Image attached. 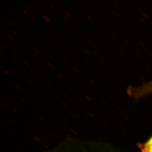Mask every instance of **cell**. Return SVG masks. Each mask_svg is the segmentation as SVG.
Instances as JSON below:
<instances>
[{
  "label": "cell",
  "instance_id": "1",
  "mask_svg": "<svg viewBox=\"0 0 152 152\" xmlns=\"http://www.w3.org/2000/svg\"><path fill=\"white\" fill-rule=\"evenodd\" d=\"M94 149V145L69 136L63 140L53 152H97Z\"/></svg>",
  "mask_w": 152,
  "mask_h": 152
},
{
  "label": "cell",
  "instance_id": "2",
  "mask_svg": "<svg viewBox=\"0 0 152 152\" xmlns=\"http://www.w3.org/2000/svg\"><path fill=\"white\" fill-rule=\"evenodd\" d=\"M152 93V81L133 91L132 94L139 98Z\"/></svg>",
  "mask_w": 152,
  "mask_h": 152
},
{
  "label": "cell",
  "instance_id": "3",
  "mask_svg": "<svg viewBox=\"0 0 152 152\" xmlns=\"http://www.w3.org/2000/svg\"><path fill=\"white\" fill-rule=\"evenodd\" d=\"M142 152H152V137L143 143L139 145Z\"/></svg>",
  "mask_w": 152,
  "mask_h": 152
},
{
  "label": "cell",
  "instance_id": "4",
  "mask_svg": "<svg viewBox=\"0 0 152 152\" xmlns=\"http://www.w3.org/2000/svg\"><path fill=\"white\" fill-rule=\"evenodd\" d=\"M46 62L47 63V64H48L49 65V66H50L51 67L53 68V69H56V68H55V67L54 66H53V65H52L51 64H50V63L46 61Z\"/></svg>",
  "mask_w": 152,
  "mask_h": 152
},
{
  "label": "cell",
  "instance_id": "5",
  "mask_svg": "<svg viewBox=\"0 0 152 152\" xmlns=\"http://www.w3.org/2000/svg\"><path fill=\"white\" fill-rule=\"evenodd\" d=\"M38 28H39V29L41 30V31H42L43 32L45 33V34L46 35H48V34H47V33L45 31H44V30L42 28L39 27V26H38Z\"/></svg>",
  "mask_w": 152,
  "mask_h": 152
},
{
  "label": "cell",
  "instance_id": "6",
  "mask_svg": "<svg viewBox=\"0 0 152 152\" xmlns=\"http://www.w3.org/2000/svg\"><path fill=\"white\" fill-rule=\"evenodd\" d=\"M43 17L47 21H48V22H50V20H49V19L48 18V17H47L46 16H43Z\"/></svg>",
  "mask_w": 152,
  "mask_h": 152
},
{
  "label": "cell",
  "instance_id": "7",
  "mask_svg": "<svg viewBox=\"0 0 152 152\" xmlns=\"http://www.w3.org/2000/svg\"><path fill=\"white\" fill-rule=\"evenodd\" d=\"M3 71H4V73L6 75H7L8 76H10V75L9 74V73L7 71L5 70H4Z\"/></svg>",
  "mask_w": 152,
  "mask_h": 152
},
{
  "label": "cell",
  "instance_id": "8",
  "mask_svg": "<svg viewBox=\"0 0 152 152\" xmlns=\"http://www.w3.org/2000/svg\"><path fill=\"white\" fill-rule=\"evenodd\" d=\"M65 12H66V13L67 15H68L69 16H71V15L70 13L69 12V11H68L67 10H66Z\"/></svg>",
  "mask_w": 152,
  "mask_h": 152
},
{
  "label": "cell",
  "instance_id": "9",
  "mask_svg": "<svg viewBox=\"0 0 152 152\" xmlns=\"http://www.w3.org/2000/svg\"><path fill=\"white\" fill-rule=\"evenodd\" d=\"M1 34L3 36H4V37H5L6 35H5V34L4 32L3 31H2V30H1Z\"/></svg>",
  "mask_w": 152,
  "mask_h": 152
},
{
  "label": "cell",
  "instance_id": "10",
  "mask_svg": "<svg viewBox=\"0 0 152 152\" xmlns=\"http://www.w3.org/2000/svg\"><path fill=\"white\" fill-rule=\"evenodd\" d=\"M31 48L36 53H37V54H39V52L38 51V50H36L33 47H32Z\"/></svg>",
  "mask_w": 152,
  "mask_h": 152
},
{
  "label": "cell",
  "instance_id": "11",
  "mask_svg": "<svg viewBox=\"0 0 152 152\" xmlns=\"http://www.w3.org/2000/svg\"><path fill=\"white\" fill-rule=\"evenodd\" d=\"M17 27L18 28L19 30H20V31L22 32L24 31V29L23 28L20 27L18 26H17Z\"/></svg>",
  "mask_w": 152,
  "mask_h": 152
},
{
  "label": "cell",
  "instance_id": "12",
  "mask_svg": "<svg viewBox=\"0 0 152 152\" xmlns=\"http://www.w3.org/2000/svg\"><path fill=\"white\" fill-rule=\"evenodd\" d=\"M73 69H74V70H75V71L77 73H78L79 75H80V72H79V71L77 69H76V68L74 67Z\"/></svg>",
  "mask_w": 152,
  "mask_h": 152
},
{
  "label": "cell",
  "instance_id": "13",
  "mask_svg": "<svg viewBox=\"0 0 152 152\" xmlns=\"http://www.w3.org/2000/svg\"><path fill=\"white\" fill-rule=\"evenodd\" d=\"M34 66H35L36 67H39V65H38V64L37 62H34Z\"/></svg>",
  "mask_w": 152,
  "mask_h": 152
},
{
  "label": "cell",
  "instance_id": "14",
  "mask_svg": "<svg viewBox=\"0 0 152 152\" xmlns=\"http://www.w3.org/2000/svg\"><path fill=\"white\" fill-rule=\"evenodd\" d=\"M54 39H55L56 40V41H57V42H58V43L60 44L59 42V40H58V38H57V37H55V36H54Z\"/></svg>",
  "mask_w": 152,
  "mask_h": 152
},
{
  "label": "cell",
  "instance_id": "15",
  "mask_svg": "<svg viewBox=\"0 0 152 152\" xmlns=\"http://www.w3.org/2000/svg\"><path fill=\"white\" fill-rule=\"evenodd\" d=\"M9 37H10V39H12V40L15 43L16 42H15V39H13V38L12 37V36H11V35H9Z\"/></svg>",
  "mask_w": 152,
  "mask_h": 152
},
{
  "label": "cell",
  "instance_id": "16",
  "mask_svg": "<svg viewBox=\"0 0 152 152\" xmlns=\"http://www.w3.org/2000/svg\"><path fill=\"white\" fill-rule=\"evenodd\" d=\"M6 12H7L8 15H9V16L10 17V18H11L12 19V20H13L12 18V16L10 14V13H9L7 11H6Z\"/></svg>",
  "mask_w": 152,
  "mask_h": 152
},
{
  "label": "cell",
  "instance_id": "17",
  "mask_svg": "<svg viewBox=\"0 0 152 152\" xmlns=\"http://www.w3.org/2000/svg\"><path fill=\"white\" fill-rule=\"evenodd\" d=\"M24 62L25 64H26V65H27L28 66H30L29 64L28 63L27 61H24Z\"/></svg>",
  "mask_w": 152,
  "mask_h": 152
},
{
  "label": "cell",
  "instance_id": "18",
  "mask_svg": "<svg viewBox=\"0 0 152 152\" xmlns=\"http://www.w3.org/2000/svg\"><path fill=\"white\" fill-rule=\"evenodd\" d=\"M64 59L66 61L69 62V60H68V58H66V57H64Z\"/></svg>",
  "mask_w": 152,
  "mask_h": 152
},
{
  "label": "cell",
  "instance_id": "19",
  "mask_svg": "<svg viewBox=\"0 0 152 152\" xmlns=\"http://www.w3.org/2000/svg\"><path fill=\"white\" fill-rule=\"evenodd\" d=\"M12 32L14 34H15V35L16 36H18V34H17V33L15 31H14V30H12Z\"/></svg>",
  "mask_w": 152,
  "mask_h": 152
},
{
  "label": "cell",
  "instance_id": "20",
  "mask_svg": "<svg viewBox=\"0 0 152 152\" xmlns=\"http://www.w3.org/2000/svg\"><path fill=\"white\" fill-rule=\"evenodd\" d=\"M58 76H59L61 78H64V77L62 75H61V74H59Z\"/></svg>",
  "mask_w": 152,
  "mask_h": 152
},
{
  "label": "cell",
  "instance_id": "21",
  "mask_svg": "<svg viewBox=\"0 0 152 152\" xmlns=\"http://www.w3.org/2000/svg\"><path fill=\"white\" fill-rule=\"evenodd\" d=\"M64 17H65L67 19L68 18V15L66 13L64 14Z\"/></svg>",
  "mask_w": 152,
  "mask_h": 152
},
{
  "label": "cell",
  "instance_id": "22",
  "mask_svg": "<svg viewBox=\"0 0 152 152\" xmlns=\"http://www.w3.org/2000/svg\"><path fill=\"white\" fill-rule=\"evenodd\" d=\"M13 62L15 63V64L17 66H18L20 67V65H19L18 64V63H17L15 61H13Z\"/></svg>",
  "mask_w": 152,
  "mask_h": 152
},
{
  "label": "cell",
  "instance_id": "23",
  "mask_svg": "<svg viewBox=\"0 0 152 152\" xmlns=\"http://www.w3.org/2000/svg\"><path fill=\"white\" fill-rule=\"evenodd\" d=\"M40 26H41L42 27V28H43L44 29H45V30H46V28H45V27L43 25H42V24H40Z\"/></svg>",
  "mask_w": 152,
  "mask_h": 152
},
{
  "label": "cell",
  "instance_id": "24",
  "mask_svg": "<svg viewBox=\"0 0 152 152\" xmlns=\"http://www.w3.org/2000/svg\"><path fill=\"white\" fill-rule=\"evenodd\" d=\"M19 23H20L22 25V26H24V25L23 24V22L21 21L20 20H19Z\"/></svg>",
  "mask_w": 152,
  "mask_h": 152
},
{
  "label": "cell",
  "instance_id": "25",
  "mask_svg": "<svg viewBox=\"0 0 152 152\" xmlns=\"http://www.w3.org/2000/svg\"><path fill=\"white\" fill-rule=\"evenodd\" d=\"M11 52H12V53L14 55H15V56H17V54H16V53H15V52L13 51L12 50H11Z\"/></svg>",
  "mask_w": 152,
  "mask_h": 152
},
{
  "label": "cell",
  "instance_id": "26",
  "mask_svg": "<svg viewBox=\"0 0 152 152\" xmlns=\"http://www.w3.org/2000/svg\"><path fill=\"white\" fill-rule=\"evenodd\" d=\"M41 38H42V39L44 41H45V42H46V40L45 39V38H44L43 36H41Z\"/></svg>",
  "mask_w": 152,
  "mask_h": 152
},
{
  "label": "cell",
  "instance_id": "27",
  "mask_svg": "<svg viewBox=\"0 0 152 152\" xmlns=\"http://www.w3.org/2000/svg\"><path fill=\"white\" fill-rule=\"evenodd\" d=\"M23 12L26 14V15H27L29 16L28 14V12H27L26 11V10H23Z\"/></svg>",
  "mask_w": 152,
  "mask_h": 152
},
{
  "label": "cell",
  "instance_id": "28",
  "mask_svg": "<svg viewBox=\"0 0 152 152\" xmlns=\"http://www.w3.org/2000/svg\"><path fill=\"white\" fill-rule=\"evenodd\" d=\"M26 7L27 9H28V10L30 12H32L31 10H30V9L28 7V6H26Z\"/></svg>",
  "mask_w": 152,
  "mask_h": 152
},
{
  "label": "cell",
  "instance_id": "29",
  "mask_svg": "<svg viewBox=\"0 0 152 152\" xmlns=\"http://www.w3.org/2000/svg\"><path fill=\"white\" fill-rule=\"evenodd\" d=\"M10 56H11L13 58H14L15 59H16V58H15V56H14L13 54H10Z\"/></svg>",
  "mask_w": 152,
  "mask_h": 152
},
{
  "label": "cell",
  "instance_id": "30",
  "mask_svg": "<svg viewBox=\"0 0 152 152\" xmlns=\"http://www.w3.org/2000/svg\"><path fill=\"white\" fill-rule=\"evenodd\" d=\"M50 12H51L55 16V17H56V18H57L56 15V14H55L53 12H52V11H50Z\"/></svg>",
  "mask_w": 152,
  "mask_h": 152
},
{
  "label": "cell",
  "instance_id": "31",
  "mask_svg": "<svg viewBox=\"0 0 152 152\" xmlns=\"http://www.w3.org/2000/svg\"><path fill=\"white\" fill-rule=\"evenodd\" d=\"M40 8L41 9H42V10H43V11H46V10L45 9V8H44V7H40Z\"/></svg>",
  "mask_w": 152,
  "mask_h": 152
},
{
  "label": "cell",
  "instance_id": "32",
  "mask_svg": "<svg viewBox=\"0 0 152 152\" xmlns=\"http://www.w3.org/2000/svg\"><path fill=\"white\" fill-rule=\"evenodd\" d=\"M34 17L36 19H37V20H39V18H37V16H36L35 15H34Z\"/></svg>",
  "mask_w": 152,
  "mask_h": 152
},
{
  "label": "cell",
  "instance_id": "33",
  "mask_svg": "<svg viewBox=\"0 0 152 152\" xmlns=\"http://www.w3.org/2000/svg\"><path fill=\"white\" fill-rule=\"evenodd\" d=\"M63 18H64V19L65 20L66 22H68L67 19L64 16H63Z\"/></svg>",
  "mask_w": 152,
  "mask_h": 152
},
{
  "label": "cell",
  "instance_id": "34",
  "mask_svg": "<svg viewBox=\"0 0 152 152\" xmlns=\"http://www.w3.org/2000/svg\"><path fill=\"white\" fill-rule=\"evenodd\" d=\"M39 67L40 69H42V70L43 71H45V69H44L42 67V66H39Z\"/></svg>",
  "mask_w": 152,
  "mask_h": 152
},
{
  "label": "cell",
  "instance_id": "35",
  "mask_svg": "<svg viewBox=\"0 0 152 152\" xmlns=\"http://www.w3.org/2000/svg\"><path fill=\"white\" fill-rule=\"evenodd\" d=\"M55 11H56V12L58 13V15H59V12L56 9H54Z\"/></svg>",
  "mask_w": 152,
  "mask_h": 152
},
{
  "label": "cell",
  "instance_id": "36",
  "mask_svg": "<svg viewBox=\"0 0 152 152\" xmlns=\"http://www.w3.org/2000/svg\"><path fill=\"white\" fill-rule=\"evenodd\" d=\"M7 20V21L8 22V23H9L10 24H12V21H11L9 20Z\"/></svg>",
  "mask_w": 152,
  "mask_h": 152
},
{
  "label": "cell",
  "instance_id": "37",
  "mask_svg": "<svg viewBox=\"0 0 152 152\" xmlns=\"http://www.w3.org/2000/svg\"><path fill=\"white\" fill-rule=\"evenodd\" d=\"M73 25L75 27V28H77V26H76L75 24L74 23H73Z\"/></svg>",
  "mask_w": 152,
  "mask_h": 152
},
{
  "label": "cell",
  "instance_id": "38",
  "mask_svg": "<svg viewBox=\"0 0 152 152\" xmlns=\"http://www.w3.org/2000/svg\"><path fill=\"white\" fill-rule=\"evenodd\" d=\"M29 6L32 9H33V10H34V8L30 4H29Z\"/></svg>",
  "mask_w": 152,
  "mask_h": 152
},
{
  "label": "cell",
  "instance_id": "39",
  "mask_svg": "<svg viewBox=\"0 0 152 152\" xmlns=\"http://www.w3.org/2000/svg\"><path fill=\"white\" fill-rule=\"evenodd\" d=\"M34 68H35V69L36 70H37V71H38V72L39 71V69H38V67H36L35 66H34Z\"/></svg>",
  "mask_w": 152,
  "mask_h": 152
},
{
  "label": "cell",
  "instance_id": "40",
  "mask_svg": "<svg viewBox=\"0 0 152 152\" xmlns=\"http://www.w3.org/2000/svg\"><path fill=\"white\" fill-rule=\"evenodd\" d=\"M11 69H12L13 70L15 71V72H16V70L15 69H14V68L13 67H11Z\"/></svg>",
  "mask_w": 152,
  "mask_h": 152
},
{
  "label": "cell",
  "instance_id": "41",
  "mask_svg": "<svg viewBox=\"0 0 152 152\" xmlns=\"http://www.w3.org/2000/svg\"><path fill=\"white\" fill-rule=\"evenodd\" d=\"M32 56H33V57H34L35 58H36V59L37 58H38L37 57V56H35L34 55V54H33Z\"/></svg>",
  "mask_w": 152,
  "mask_h": 152
},
{
  "label": "cell",
  "instance_id": "42",
  "mask_svg": "<svg viewBox=\"0 0 152 152\" xmlns=\"http://www.w3.org/2000/svg\"><path fill=\"white\" fill-rule=\"evenodd\" d=\"M49 5L50 6V7H51V8L52 9H54H54H55L53 7V6H52L51 4H49Z\"/></svg>",
  "mask_w": 152,
  "mask_h": 152
},
{
  "label": "cell",
  "instance_id": "43",
  "mask_svg": "<svg viewBox=\"0 0 152 152\" xmlns=\"http://www.w3.org/2000/svg\"><path fill=\"white\" fill-rule=\"evenodd\" d=\"M38 10H39V11L42 14H43V12L42 11V10H39V9H38Z\"/></svg>",
  "mask_w": 152,
  "mask_h": 152
},
{
  "label": "cell",
  "instance_id": "44",
  "mask_svg": "<svg viewBox=\"0 0 152 152\" xmlns=\"http://www.w3.org/2000/svg\"><path fill=\"white\" fill-rule=\"evenodd\" d=\"M71 49H72V50L73 51L75 52V50H74V49L73 48V47H70Z\"/></svg>",
  "mask_w": 152,
  "mask_h": 152
},
{
  "label": "cell",
  "instance_id": "45",
  "mask_svg": "<svg viewBox=\"0 0 152 152\" xmlns=\"http://www.w3.org/2000/svg\"><path fill=\"white\" fill-rule=\"evenodd\" d=\"M12 12H13V13L14 14V15H15L17 16V14H16V13L15 12H14V11H12Z\"/></svg>",
  "mask_w": 152,
  "mask_h": 152
},
{
  "label": "cell",
  "instance_id": "46",
  "mask_svg": "<svg viewBox=\"0 0 152 152\" xmlns=\"http://www.w3.org/2000/svg\"><path fill=\"white\" fill-rule=\"evenodd\" d=\"M59 58H60L61 59V60H64V58H63L61 56H59Z\"/></svg>",
  "mask_w": 152,
  "mask_h": 152
},
{
  "label": "cell",
  "instance_id": "47",
  "mask_svg": "<svg viewBox=\"0 0 152 152\" xmlns=\"http://www.w3.org/2000/svg\"><path fill=\"white\" fill-rule=\"evenodd\" d=\"M25 78H26V80H27V81H28L29 82V83H31V82H30V81H29V80L27 78V77H25Z\"/></svg>",
  "mask_w": 152,
  "mask_h": 152
},
{
  "label": "cell",
  "instance_id": "48",
  "mask_svg": "<svg viewBox=\"0 0 152 152\" xmlns=\"http://www.w3.org/2000/svg\"><path fill=\"white\" fill-rule=\"evenodd\" d=\"M21 16L22 17V18H23V19L24 20H26V19H25L24 17L23 16V15H21Z\"/></svg>",
  "mask_w": 152,
  "mask_h": 152
},
{
  "label": "cell",
  "instance_id": "49",
  "mask_svg": "<svg viewBox=\"0 0 152 152\" xmlns=\"http://www.w3.org/2000/svg\"><path fill=\"white\" fill-rule=\"evenodd\" d=\"M50 26H51L53 28L55 29V26H53V25L51 24Z\"/></svg>",
  "mask_w": 152,
  "mask_h": 152
},
{
  "label": "cell",
  "instance_id": "50",
  "mask_svg": "<svg viewBox=\"0 0 152 152\" xmlns=\"http://www.w3.org/2000/svg\"><path fill=\"white\" fill-rule=\"evenodd\" d=\"M49 58H50V59H51L52 60V61H53V58H52V57H51V56H49Z\"/></svg>",
  "mask_w": 152,
  "mask_h": 152
},
{
  "label": "cell",
  "instance_id": "51",
  "mask_svg": "<svg viewBox=\"0 0 152 152\" xmlns=\"http://www.w3.org/2000/svg\"><path fill=\"white\" fill-rule=\"evenodd\" d=\"M0 48H1V49L2 50H4V48H3V47L1 46H0Z\"/></svg>",
  "mask_w": 152,
  "mask_h": 152
},
{
  "label": "cell",
  "instance_id": "52",
  "mask_svg": "<svg viewBox=\"0 0 152 152\" xmlns=\"http://www.w3.org/2000/svg\"><path fill=\"white\" fill-rule=\"evenodd\" d=\"M17 38H18V39L20 41V42H22V40L20 38L18 37Z\"/></svg>",
  "mask_w": 152,
  "mask_h": 152
},
{
  "label": "cell",
  "instance_id": "53",
  "mask_svg": "<svg viewBox=\"0 0 152 152\" xmlns=\"http://www.w3.org/2000/svg\"><path fill=\"white\" fill-rule=\"evenodd\" d=\"M34 55L36 56L37 57V58H39V56H38L37 54L34 53Z\"/></svg>",
  "mask_w": 152,
  "mask_h": 152
},
{
  "label": "cell",
  "instance_id": "54",
  "mask_svg": "<svg viewBox=\"0 0 152 152\" xmlns=\"http://www.w3.org/2000/svg\"><path fill=\"white\" fill-rule=\"evenodd\" d=\"M12 24L13 25L15 26H16V25L15 24V23H14L12 21Z\"/></svg>",
  "mask_w": 152,
  "mask_h": 152
},
{
  "label": "cell",
  "instance_id": "55",
  "mask_svg": "<svg viewBox=\"0 0 152 152\" xmlns=\"http://www.w3.org/2000/svg\"><path fill=\"white\" fill-rule=\"evenodd\" d=\"M70 28L72 30V31L73 32H75V31H74L73 29L72 28L70 27Z\"/></svg>",
  "mask_w": 152,
  "mask_h": 152
},
{
  "label": "cell",
  "instance_id": "56",
  "mask_svg": "<svg viewBox=\"0 0 152 152\" xmlns=\"http://www.w3.org/2000/svg\"><path fill=\"white\" fill-rule=\"evenodd\" d=\"M9 71H10V72H11L12 73V74H13V72H12V70L10 69H9Z\"/></svg>",
  "mask_w": 152,
  "mask_h": 152
},
{
  "label": "cell",
  "instance_id": "57",
  "mask_svg": "<svg viewBox=\"0 0 152 152\" xmlns=\"http://www.w3.org/2000/svg\"><path fill=\"white\" fill-rule=\"evenodd\" d=\"M26 46L28 48H30L29 46L27 44H26Z\"/></svg>",
  "mask_w": 152,
  "mask_h": 152
},
{
  "label": "cell",
  "instance_id": "58",
  "mask_svg": "<svg viewBox=\"0 0 152 152\" xmlns=\"http://www.w3.org/2000/svg\"><path fill=\"white\" fill-rule=\"evenodd\" d=\"M52 73L53 74V75H54L55 76H56V74H55L53 72H52Z\"/></svg>",
  "mask_w": 152,
  "mask_h": 152
},
{
  "label": "cell",
  "instance_id": "59",
  "mask_svg": "<svg viewBox=\"0 0 152 152\" xmlns=\"http://www.w3.org/2000/svg\"><path fill=\"white\" fill-rule=\"evenodd\" d=\"M32 2L33 3H34V4H35L36 5V4H35V2L34 1H33V0H32Z\"/></svg>",
  "mask_w": 152,
  "mask_h": 152
},
{
  "label": "cell",
  "instance_id": "60",
  "mask_svg": "<svg viewBox=\"0 0 152 152\" xmlns=\"http://www.w3.org/2000/svg\"><path fill=\"white\" fill-rule=\"evenodd\" d=\"M76 37H77L80 38H79V36H78L77 35V34H76Z\"/></svg>",
  "mask_w": 152,
  "mask_h": 152
},
{
  "label": "cell",
  "instance_id": "61",
  "mask_svg": "<svg viewBox=\"0 0 152 152\" xmlns=\"http://www.w3.org/2000/svg\"><path fill=\"white\" fill-rule=\"evenodd\" d=\"M25 73L26 74V75H28V74L26 72H25Z\"/></svg>",
  "mask_w": 152,
  "mask_h": 152
},
{
  "label": "cell",
  "instance_id": "62",
  "mask_svg": "<svg viewBox=\"0 0 152 152\" xmlns=\"http://www.w3.org/2000/svg\"><path fill=\"white\" fill-rule=\"evenodd\" d=\"M0 53H1V54L2 55H4V54H3V53H2L1 51L0 52Z\"/></svg>",
  "mask_w": 152,
  "mask_h": 152
},
{
  "label": "cell",
  "instance_id": "63",
  "mask_svg": "<svg viewBox=\"0 0 152 152\" xmlns=\"http://www.w3.org/2000/svg\"><path fill=\"white\" fill-rule=\"evenodd\" d=\"M55 1L57 3V4H58V1Z\"/></svg>",
  "mask_w": 152,
  "mask_h": 152
},
{
  "label": "cell",
  "instance_id": "64",
  "mask_svg": "<svg viewBox=\"0 0 152 152\" xmlns=\"http://www.w3.org/2000/svg\"><path fill=\"white\" fill-rule=\"evenodd\" d=\"M77 49H78L79 50H80V49L79 48V47H77Z\"/></svg>",
  "mask_w": 152,
  "mask_h": 152
}]
</instances>
